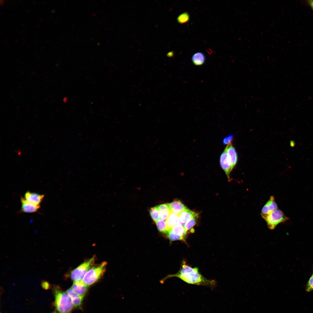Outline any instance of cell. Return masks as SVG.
I'll return each mask as SVG.
<instances>
[{
    "label": "cell",
    "instance_id": "6da1fadb",
    "mask_svg": "<svg viewBox=\"0 0 313 313\" xmlns=\"http://www.w3.org/2000/svg\"><path fill=\"white\" fill-rule=\"evenodd\" d=\"M176 277L181 279L188 284L198 285L214 286L216 285L214 281L208 280L203 276L199 272L196 267H192L183 261L180 270L178 273L167 276L162 281L167 278Z\"/></svg>",
    "mask_w": 313,
    "mask_h": 313
},
{
    "label": "cell",
    "instance_id": "7a4b0ae2",
    "mask_svg": "<svg viewBox=\"0 0 313 313\" xmlns=\"http://www.w3.org/2000/svg\"><path fill=\"white\" fill-rule=\"evenodd\" d=\"M52 290L54 297V304L57 311L60 313H70L74 306L70 296L57 285L53 286Z\"/></svg>",
    "mask_w": 313,
    "mask_h": 313
},
{
    "label": "cell",
    "instance_id": "3957f363",
    "mask_svg": "<svg viewBox=\"0 0 313 313\" xmlns=\"http://www.w3.org/2000/svg\"><path fill=\"white\" fill-rule=\"evenodd\" d=\"M107 263L103 262L93 265L86 273L82 281L89 286L97 282L103 275L106 270Z\"/></svg>",
    "mask_w": 313,
    "mask_h": 313
},
{
    "label": "cell",
    "instance_id": "277c9868",
    "mask_svg": "<svg viewBox=\"0 0 313 313\" xmlns=\"http://www.w3.org/2000/svg\"><path fill=\"white\" fill-rule=\"evenodd\" d=\"M95 261V257L93 256L72 270L70 274L71 279L74 282L82 281L86 273L94 265Z\"/></svg>",
    "mask_w": 313,
    "mask_h": 313
},
{
    "label": "cell",
    "instance_id": "5b68a950",
    "mask_svg": "<svg viewBox=\"0 0 313 313\" xmlns=\"http://www.w3.org/2000/svg\"><path fill=\"white\" fill-rule=\"evenodd\" d=\"M267 226L270 230H273L280 223L289 219L281 210L277 209L272 212L264 219Z\"/></svg>",
    "mask_w": 313,
    "mask_h": 313
},
{
    "label": "cell",
    "instance_id": "8992f818",
    "mask_svg": "<svg viewBox=\"0 0 313 313\" xmlns=\"http://www.w3.org/2000/svg\"><path fill=\"white\" fill-rule=\"evenodd\" d=\"M278 209V206L273 196H271L263 207L261 212L262 217L264 219L274 210Z\"/></svg>",
    "mask_w": 313,
    "mask_h": 313
},
{
    "label": "cell",
    "instance_id": "52a82bcc",
    "mask_svg": "<svg viewBox=\"0 0 313 313\" xmlns=\"http://www.w3.org/2000/svg\"><path fill=\"white\" fill-rule=\"evenodd\" d=\"M232 168L233 169L238 161V155L236 150L231 143L228 145L225 149Z\"/></svg>",
    "mask_w": 313,
    "mask_h": 313
},
{
    "label": "cell",
    "instance_id": "ba28073f",
    "mask_svg": "<svg viewBox=\"0 0 313 313\" xmlns=\"http://www.w3.org/2000/svg\"><path fill=\"white\" fill-rule=\"evenodd\" d=\"M220 163L221 167L225 172L228 180H230V174L232 169L228 159L227 153L224 150L220 155Z\"/></svg>",
    "mask_w": 313,
    "mask_h": 313
},
{
    "label": "cell",
    "instance_id": "9c48e42d",
    "mask_svg": "<svg viewBox=\"0 0 313 313\" xmlns=\"http://www.w3.org/2000/svg\"><path fill=\"white\" fill-rule=\"evenodd\" d=\"M44 197V194L26 192L24 195V198L27 201L37 205H40Z\"/></svg>",
    "mask_w": 313,
    "mask_h": 313
},
{
    "label": "cell",
    "instance_id": "30bf717a",
    "mask_svg": "<svg viewBox=\"0 0 313 313\" xmlns=\"http://www.w3.org/2000/svg\"><path fill=\"white\" fill-rule=\"evenodd\" d=\"M21 211L23 212L28 213L36 212L40 208V205H37L30 203L23 197H21Z\"/></svg>",
    "mask_w": 313,
    "mask_h": 313
},
{
    "label": "cell",
    "instance_id": "8fae6325",
    "mask_svg": "<svg viewBox=\"0 0 313 313\" xmlns=\"http://www.w3.org/2000/svg\"><path fill=\"white\" fill-rule=\"evenodd\" d=\"M88 287L81 281L74 282L71 288L76 294L84 297L88 290Z\"/></svg>",
    "mask_w": 313,
    "mask_h": 313
},
{
    "label": "cell",
    "instance_id": "7c38bea8",
    "mask_svg": "<svg viewBox=\"0 0 313 313\" xmlns=\"http://www.w3.org/2000/svg\"><path fill=\"white\" fill-rule=\"evenodd\" d=\"M171 212L178 215L187 208L180 201L175 200L168 203Z\"/></svg>",
    "mask_w": 313,
    "mask_h": 313
},
{
    "label": "cell",
    "instance_id": "4fadbf2b",
    "mask_svg": "<svg viewBox=\"0 0 313 313\" xmlns=\"http://www.w3.org/2000/svg\"><path fill=\"white\" fill-rule=\"evenodd\" d=\"M197 214L187 208L178 216L181 224H184L193 218Z\"/></svg>",
    "mask_w": 313,
    "mask_h": 313
},
{
    "label": "cell",
    "instance_id": "5bb4252c",
    "mask_svg": "<svg viewBox=\"0 0 313 313\" xmlns=\"http://www.w3.org/2000/svg\"><path fill=\"white\" fill-rule=\"evenodd\" d=\"M66 292L70 297L74 307H79L81 306L84 297L79 296L75 293L71 288L68 289Z\"/></svg>",
    "mask_w": 313,
    "mask_h": 313
},
{
    "label": "cell",
    "instance_id": "9a60e30c",
    "mask_svg": "<svg viewBox=\"0 0 313 313\" xmlns=\"http://www.w3.org/2000/svg\"><path fill=\"white\" fill-rule=\"evenodd\" d=\"M157 207L160 219L165 221L172 212L168 203L159 205Z\"/></svg>",
    "mask_w": 313,
    "mask_h": 313
},
{
    "label": "cell",
    "instance_id": "2e32d148",
    "mask_svg": "<svg viewBox=\"0 0 313 313\" xmlns=\"http://www.w3.org/2000/svg\"><path fill=\"white\" fill-rule=\"evenodd\" d=\"M166 221L168 230L177 225H181L179 216L172 212H171Z\"/></svg>",
    "mask_w": 313,
    "mask_h": 313
},
{
    "label": "cell",
    "instance_id": "e0dca14e",
    "mask_svg": "<svg viewBox=\"0 0 313 313\" xmlns=\"http://www.w3.org/2000/svg\"><path fill=\"white\" fill-rule=\"evenodd\" d=\"M192 60L194 65H200L205 62V57L202 52H197L193 54L192 57Z\"/></svg>",
    "mask_w": 313,
    "mask_h": 313
},
{
    "label": "cell",
    "instance_id": "ac0fdd59",
    "mask_svg": "<svg viewBox=\"0 0 313 313\" xmlns=\"http://www.w3.org/2000/svg\"><path fill=\"white\" fill-rule=\"evenodd\" d=\"M168 231L179 235L185 239L188 233L187 231L184 228L183 225H176L169 229Z\"/></svg>",
    "mask_w": 313,
    "mask_h": 313
},
{
    "label": "cell",
    "instance_id": "d6986e66",
    "mask_svg": "<svg viewBox=\"0 0 313 313\" xmlns=\"http://www.w3.org/2000/svg\"><path fill=\"white\" fill-rule=\"evenodd\" d=\"M158 230L160 232L166 233L168 229L166 221L160 219L155 222Z\"/></svg>",
    "mask_w": 313,
    "mask_h": 313
},
{
    "label": "cell",
    "instance_id": "ffe728a7",
    "mask_svg": "<svg viewBox=\"0 0 313 313\" xmlns=\"http://www.w3.org/2000/svg\"><path fill=\"white\" fill-rule=\"evenodd\" d=\"M151 216L153 221L156 222L160 219L159 211L157 206L151 208L149 210Z\"/></svg>",
    "mask_w": 313,
    "mask_h": 313
},
{
    "label": "cell",
    "instance_id": "44dd1931",
    "mask_svg": "<svg viewBox=\"0 0 313 313\" xmlns=\"http://www.w3.org/2000/svg\"><path fill=\"white\" fill-rule=\"evenodd\" d=\"M166 234L168 238L170 241L181 240L185 241V239L184 237L171 232L168 231Z\"/></svg>",
    "mask_w": 313,
    "mask_h": 313
},
{
    "label": "cell",
    "instance_id": "7402d4cb",
    "mask_svg": "<svg viewBox=\"0 0 313 313\" xmlns=\"http://www.w3.org/2000/svg\"><path fill=\"white\" fill-rule=\"evenodd\" d=\"M197 214L190 220L185 223L183 225L187 231L191 229L196 224L197 218Z\"/></svg>",
    "mask_w": 313,
    "mask_h": 313
},
{
    "label": "cell",
    "instance_id": "603a6c76",
    "mask_svg": "<svg viewBox=\"0 0 313 313\" xmlns=\"http://www.w3.org/2000/svg\"><path fill=\"white\" fill-rule=\"evenodd\" d=\"M190 19V15L187 12H184L180 14L177 18V21L180 23H184L188 22Z\"/></svg>",
    "mask_w": 313,
    "mask_h": 313
},
{
    "label": "cell",
    "instance_id": "cb8c5ba5",
    "mask_svg": "<svg viewBox=\"0 0 313 313\" xmlns=\"http://www.w3.org/2000/svg\"><path fill=\"white\" fill-rule=\"evenodd\" d=\"M305 290L307 292H310L313 290V273L307 283L305 287Z\"/></svg>",
    "mask_w": 313,
    "mask_h": 313
},
{
    "label": "cell",
    "instance_id": "d4e9b609",
    "mask_svg": "<svg viewBox=\"0 0 313 313\" xmlns=\"http://www.w3.org/2000/svg\"><path fill=\"white\" fill-rule=\"evenodd\" d=\"M233 135H229L225 137L223 141V143L224 144H229L230 143L233 139Z\"/></svg>",
    "mask_w": 313,
    "mask_h": 313
},
{
    "label": "cell",
    "instance_id": "484cf974",
    "mask_svg": "<svg viewBox=\"0 0 313 313\" xmlns=\"http://www.w3.org/2000/svg\"><path fill=\"white\" fill-rule=\"evenodd\" d=\"M42 285L44 288L47 289L49 287L50 284L47 282L43 281L42 283Z\"/></svg>",
    "mask_w": 313,
    "mask_h": 313
},
{
    "label": "cell",
    "instance_id": "4316f807",
    "mask_svg": "<svg viewBox=\"0 0 313 313\" xmlns=\"http://www.w3.org/2000/svg\"><path fill=\"white\" fill-rule=\"evenodd\" d=\"M306 1L307 4L309 5L313 10V0H307Z\"/></svg>",
    "mask_w": 313,
    "mask_h": 313
},
{
    "label": "cell",
    "instance_id": "83f0119b",
    "mask_svg": "<svg viewBox=\"0 0 313 313\" xmlns=\"http://www.w3.org/2000/svg\"><path fill=\"white\" fill-rule=\"evenodd\" d=\"M52 313H60L58 312H52Z\"/></svg>",
    "mask_w": 313,
    "mask_h": 313
}]
</instances>
